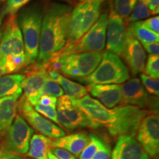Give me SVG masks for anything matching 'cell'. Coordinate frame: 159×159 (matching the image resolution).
Instances as JSON below:
<instances>
[{"instance_id": "f6af8a7d", "label": "cell", "mask_w": 159, "mask_h": 159, "mask_svg": "<svg viewBox=\"0 0 159 159\" xmlns=\"http://www.w3.org/2000/svg\"><path fill=\"white\" fill-rule=\"evenodd\" d=\"M3 1H4V0H3Z\"/></svg>"}, {"instance_id": "ffe728a7", "label": "cell", "mask_w": 159, "mask_h": 159, "mask_svg": "<svg viewBox=\"0 0 159 159\" xmlns=\"http://www.w3.org/2000/svg\"><path fill=\"white\" fill-rule=\"evenodd\" d=\"M48 77L58 83L65 93L66 96L68 97L71 100H77L86 96L88 94V91L84 86L66 78L60 74L58 71L54 69L48 70Z\"/></svg>"}, {"instance_id": "60d3db41", "label": "cell", "mask_w": 159, "mask_h": 159, "mask_svg": "<svg viewBox=\"0 0 159 159\" xmlns=\"http://www.w3.org/2000/svg\"><path fill=\"white\" fill-rule=\"evenodd\" d=\"M48 158H49V159H58V158H57L56 157L54 156V155L50 151L48 152Z\"/></svg>"}, {"instance_id": "cb8c5ba5", "label": "cell", "mask_w": 159, "mask_h": 159, "mask_svg": "<svg viewBox=\"0 0 159 159\" xmlns=\"http://www.w3.org/2000/svg\"><path fill=\"white\" fill-rule=\"evenodd\" d=\"M137 1L138 0H113V5L111 7L126 23V20L132 12Z\"/></svg>"}, {"instance_id": "9a60e30c", "label": "cell", "mask_w": 159, "mask_h": 159, "mask_svg": "<svg viewBox=\"0 0 159 159\" xmlns=\"http://www.w3.org/2000/svg\"><path fill=\"white\" fill-rule=\"evenodd\" d=\"M122 57L134 75L144 70L146 54L142 44L128 30L127 42Z\"/></svg>"}, {"instance_id": "b9f144b4", "label": "cell", "mask_w": 159, "mask_h": 159, "mask_svg": "<svg viewBox=\"0 0 159 159\" xmlns=\"http://www.w3.org/2000/svg\"><path fill=\"white\" fill-rule=\"evenodd\" d=\"M63 1L67 2H69V3H73L75 2V0H63Z\"/></svg>"}, {"instance_id": "52a82bcc", "label": "cell", "mask_w": 159, "mask_h": 159, "mask_svg": "<svg viewBox=\"0 0 159 159\" xmlns=\"http://www.w3.org/2000/svg\"><path fill=\"white\" fill-rule=\"evenodd\" d=\"M108 16L102 13L92 27L83 36L71 44L66 45L57 55H66L82 52H100L105 46Z\"/></svg>"}, {"instance_id": "8d00e7d4", "label": "cell", "mask_w": 159, "mask_h": 159, "mask_svg": "<svg viewBox=\"0 0 159 159\" xmlns=\"http://www.w3.org/2000/svg\"><path fill=\"white\" fill-rule=\"evenodd\" d=\"M148 6L151 14L157 15L159 13V0H141Z\"/></svg>"}, {"instance_id": "ee69618b", "label": "cell", "mask_w": 159, "mask_h": 159, "mask_svg": "<svg viewBox=\"0 0 159 159\" xmlns=\"http://www.w3.org/2000/svg\"><path fill=\"white\" fill-rule=\"evenodd\" d=\"M0 144H1V140H0Z\"/></svg>"}, {"instance_id": "d6986e66", "label": "cell", "mask_w": 159, "mask_h": 159, "mask_svg": "<svg viewBox=\"0 0 159 159\" xmlns=\"http://www.w3.org/2000/svg\"><path fill=\"white\" fill-rule=\"evenodd\" d=\"M21 93L0 98V136L5 134L16 116L18 100Z\"/></svg>"}, {"instance_id": "44dd1931", "label": "cell", "mask_w": 159, "mask_h": 159, "mask_svg": "<svg viewBox=\"0 0 159 159\" xmlns=\"http://www.w3.org/2000/svg\"><path fill=\"white\" fill-rule=\"evenodd\" d=\"M52 141L43 135H33L30 142L28 156L34 159H49L48 152L52 148Z\"/></svg>"}, {"instance_id": "4dcf8cb0", "label": "cell", "mask_w": 159, "mask_h": 159, "mask_svg": "<svg viewBox=\"0 0 159 159\" xmlns=\"http://www.w3.org/2000/svg\"><path fill=\"white\" fill-rule=\"evenodd\" d=\"M141 80H142V84L144 85L146 91H148L149 94L158 96L159 94V81L157 79L151 78L147 76L146 75H141Z\"/></svg>"}, {"instance_id": "277c9868", "label": "cell", "mask_w": 159, "mask_h": 159, "mask_svg": "<svg viewBox=\"0 0 159 159\" xmlns=\"http://www.w3.org/2000/svg\"><path fill=\"white\" fill-rule=\"evenodd\" d=\"M42 19L41 8L39 5H33L24 10L17 20L25 46L26 66L34 63L39 55Z\"/></svg>"}, {"instance_id": "6da1fadb", "label": "cell", "mask_w": 159, "mask_h": 159, "mask_svg": "<svg viewBox=\"0 0 159 159\" xmlns=\"http://www.w3.org/2000/svg\"><path fill=\"white\" fill-rule=\"evenodd\" d=\"M70 6L51 3L43 13L37 62L45 66L59 54L67 42Z\"/></svg>"}, {"instance_id": "5bb4252c", "label": "cell", "mask_w": 159, "mask_h": 159, "mask_svg": "<svg viewBox=\"0 0 159 159\" xmlns=\"http://www.w3.org/2000/svg\"><path fill=\"white\" fill-rule=\"evenodd\" d=\"M120 86L121 105H131L142 109L149 105L150 97L139 79L132 78Z\"/></svg>"}, {"instance_id": "ba28073f", "label": "cell", "mask_w": 159, "mask_h": 159, "mask_svg": "<svg viewBox=\"0 0 159 159\" xmlns=\"http://www.w3.org/2000/svg\"><path fill=\"white\" fill-rule=\"evenodd\" d=\"M34 130L22 117L18 114L0 144L2 151L16 155L27 154Z\"/></svg>"}, {"instance_id": "7bdbcfd3", "label": "cell", "mask_w": 159, "mask_h": 159, "mask_svg": "<svg viewBox=\"0 0 159 159\" xmlns=\"http://www.w3.org/2000/svg\"><path fill=\"white\" fill-rule=\"evenodd\" d=\"M80 2H83V1H85V0H80ZM99 1H100L101 2H104L105 0H99Z\"/></svg>"}, {"instance_id": "484cf974", "label": "cell", "mask_w": 159, "mask_h": 159, "mask_svg": "<svg viewBox=\"0 0 159 159\" xmlns=\"http://www.w3.org/2000/svg\"><path fill=\"white\" fill-rule=\"evenodd\" d=\"M151 13L150 10L148 9V6L145 5L142 1L138 0L130 16L126 20V24L127 22L133 23L136 22V21H139L140 20L149 17Z\"/></svg>"}, {"instance_id": "3957f363", "label": "cell", "mask_w": 159, "mask_h": 159, "mask_svg": "<svg viewBox=\"0 0 159 159\" xmlns=\"http://www.w3.org/2000/svg\"><path fill=\"white\" fill-rule=\"evenodd\" d=\"M102 53L82 52L66 55H57L45 65L48 70L61 71L66 76L83 78L94 71L102 59Z\"/></svg>"}, {"instance_id": "7a4b0ae2", "label": "cell", "mask_w": 159, "mask_h": 159, "mask_svg": "<svg viewBox=\"0 0 159 159\" xmlns=\"http://www.w3.org/2000/svg\"><path fill=\"white\" fill-rule=\"evenodd\" d=\"M0 66L8 73L19 71L26 66L25 46L16 16H10L0 41Z\"/></svg>"}, {"instance_id": "ab89813d", "label": "cell", "mask_w": 159, "mask_h": 159, "mask_svg": "<svg viewBox=\"0 0 159 159\" xmlns=\"http://www.w3.org/2000/svg\"><path fill=\"white\" fill-rule=\"evenodd\" d=\"M2 19H0V41H1L3 35V30L4 28L2 27Z\"/></svg>"}, {"instance_id": "2e32d148", "label": "cell", "mask_w": 159, "mask_h": 159, "mask_svg": "<svg viewBox=\"0 0 159 159\" xmlns=\"http://www.w3.org/2000/svg\"><path fill=\"white\" fill-rule=\"evenodd\" d=\"M111 159H150V156L134 137L124 136L118 138Z\"/></svg>"}, {"instance_id": "ac0fdd59", "label": "cell", "mask_w": 159, "mask_h": 159, "mask_svg": "<svg viewBox=\"0 0 159 159\" xmlns=\"http://www.w3.org/2000/svg\"><path fill=\"white\" fill-rule=\"evenodd\" d=\"M89 137L84 132L76 133L52 141V148L64 149L78 157L89 142Z\"/></svg>"}, {"instance_id": "d4e9b609", "label": "cell", "mask_w": 159, "mask_h": 159, "mask_svg": "<svg viewBox=\"0 0 159 159\" xmlns=\"http://www.w3.org/2000/svg\"><path fill=\"white\" fill-rule=\"evenodd\" d=\"M89 142L83 149L80 155V159H91L94 156L97 151L99 150L100 146L102 145L103 140L99 137L94 134H91L89 136Z\"/></svg>"}, {"instance_id": "603a6c76", "label": "cell", "mask_w": 159, "mask_h": 159, "mask_svg": "<svg viewBox=\"0 0 159 159\" xmlns=\"http://www.w3.org/2000/svg\"><path fill=\"white\" fill-rule=\"evenodd\" d=\"M128 30L136 39L141 41V43H158L159 34L144 27L142 25L140 21L133 22Z\"/></svg>"}, {"instance_id": "30bf717a", "label": "cell", "mask_w": 159, "mask_h": 159, "mask_svg": "<svg viewBox=\"0 0 159 159\" xmlns=\"http://www.w3.org/2000/svg\"><path fill=\"white\" fill-rule=\"evenodd\" d=\"M57 120L60 125L68 131L77 128H97V126L78 107L71 102L66 95L59 97L57 102Z\"/></svg>"}, {"instance_id": "4fadbf2b", "label": "cell", "mask_w": 159, "mask_h": 159, "mask_svg": "<svg viewBox=\"0 0 159 159\" xmlns=\"http://www.w3.org/2000/svg\"><path fill=\"white\" fill-rule=\"evenodd\" d=\"M48 78V69L45 66L35 62L30 65L25 71L21 83V89L24 91V96L29 102L35 106L40 97V92L45 81Z\"/></svg>"}, {"instance_id": "f546056e", "label": "cell", "mask_w": 159, "mask_h": 159, "mask_svg": "<svg viewBox=\"0 0 159 159\" xmlns=\"http://www.w3.org/2000/svg\"><path fill=\"white\" fill-rule=\"evenodd\" d=\"M35 110L41 114L45 118L48 119L52 122L56 123L59 125L58 120H57V114L56 106L55 105H49V106H45V105H35Z\"/></svg>"}, {"instance_id": "f1b7e54d", "label": "cell", "mask_w": 159, "mask_h": 159, "mask_svg": "<svg viewBox=\"0 0 159 159\" xmlns=\"http://www.w3.org/2000/svg\"><path fill=\"white\" fill-rule=\"evenodd\" d=\"M144 73L151 78L158 80L159 77V57L158 55H149L146 66H144Z\"/></svg>"}, {"instance_id": "1f68e13d", "label": "cell", "mask_w": 159, "mask_h": 159, "mask_svg": "<svg viewBox=\"0 0 159 159\" xmlns=\"http://www.w3.org/2000/svg\"><path fill=\"white\" fill-rule=\"evenodd\" d=\"M141 24L144 27L150 30L151 31L156 33H159V17L157 16L151 17L149 19L144 20V21H140Z\"/></svg>"}, {"instance_id": "d6a6232c", "label": "cell", "mask_w": 159, "mask_h": 159, "mask_svg": "<svg viewBox=\"0 0 159 159\" xmlns=\"http://www.w3.org/2000/svg\"><path fill=\"white\" fill-rule=\"evenodd\" d=\"M111 150L108 145L103 142L91 159H111Z\"/></svg>"}, {"instance_id": "8fae6325", "label": "cell", "mask_w": 159, "mask_h": 159, "mask_svg": "<svg viewBox=\"0 0 159 159\" xmlns=\"http://www.w3.org/2000/svg\"><path fill=\"white\" fill-rule=\"evenodd\" d=\"M126 25L124 19L111 7L108 18L105 45L107 51L117 56H122L126 46L128 34Z\"/></svg>"}, {"instance_id": "7402d4cb", "label": "cell", "mask_w": 159, "mask_h": 159, "mask_svg": "<svg viewBox=\"0 0 159 159\" xmlns=\"http://www.w3.org/2000/svg\"><path fill=\"white\" fill-rule=\"evenodd\" d=\"M23 75H7L0 77V98L22 92Z\"/></svg>"}, {"instance_id": "74e56055", "label": "cell", "mask_w": 159, "mask_h": 159, "mask_svg": "<svg viewBox=\"0 0 159 159\" xmlns=\"http://www.w3.org/2000/svg\"><path fill=\"white\" fill-rule=\"evenodd\" d=\"M0 159H25L19 155L10 153L0 150Z\"/></svg>"}, {"instance_id": "9c48e42d", "label": "cell", "mask_w": 159, "mask_h": 159, "mask_svg": "<svg viewBox=\"0 0 159 159\" xmlns=\"http://www.w3.org/2000/svg\"><path fill=\"white\" fill-rule=\"evenodd\" d=\"M17 109L20 116L41 135L52 139L65 136V131L61 127L38 113L25 96L18 101Z\"/></svg>"}, {"instance_id": "8992f818", "label": "cell", "mask_w": 159, "mask_h": 159, "mask_svg": "<svg viewBox=\"0 0 159 159\" xmlns=\"http://www.w3.org/2000/svg\"><path fill=\"white\" fill-rule=\"evenodd\" d=\"M130 78L128 67L119 56L110 52L102 53L98 66L89 76L79 78L89 84H120Z\"/></svg>"}, {"instance_id": "f35d334b", "label": "cell", "mask_w": 159, "mask_h": 159, "mask_svg": "<svg viewBox=\"0 0 159 159\" xmlns=\"http://www.w3.org/2000/svg\"><path fill=\"white\" fill-rule=\"evenodd\" d=\"M7 73H8V72H7V71L6 70V69L4 68V67L0 66V77L3 76L4 75L7 74Z\"/></svg>"}, {"instance_id": "836d02e7", "label": "cell", "mask_w": 159, "mask_h": 159, "mask_svg": "<svg viewBox=\"0 0 159 159\" xmlns=\"http://www.w3.org/2000/svg\"><path fill=\"white\" fill-rule=\"evenodd\" d=\"M50 152L58 159H77L74 155L64 149L52 148L50 149Z\"/></svg>"}, {"instance_id": "4316f807", "label": "cell", "mask_w": 159, "mask_h": 159, "mask_svg": "<svg viewBox=\"0 0 159 159\" xmlns=\"http://www.w3.org/2000/svg\"><path fill=\"white\" fill-rule=\"evenodd\" d=\"M32 0H7L2 11L0 13V19H3L5 16H13L21 9L24 6L28 4Z\"/></svg>"}, {"instance_id": "d590c367", "label": "cell", "mask_w": 159, "mask_h": 159, "mask_svg": "<svg viewBox=\"0 0 159 159\" xmlns=\"http://www.w3.org/2000/svg\"><path fill=\"white\" fill-rule=\"evenodd\" d=\"M142 47L146 49V51L150 55H159V44L158 43L152 42V43H141Z\"/></svg>"}, {"instance_id": "e0dca14e", "label": "cell", "mask_w": 159, "mask_h": 159, "mask_svg": "<svg viewBox=\"0 0 159 159\" xmlns=\"http://www.w3.org/2000/svg\"><path fill=\"white\" fill-rule=\"evenodd\" d=\"M86 90L107 108H114L122 101L121 86L117 84H89Z\"/></svg>"}, {"instance_id": "e575fe53", "label": "cell", "mask_w": 159, "mask_h": 159, "mask_svg": "<svg viewBox=\"0 0 159 159\" xmlns=\"http://www.w3.org/2000/svg\"><path fill=\"white\" fill-rule=\"evenodd\" d=\"M57 97L49 96V95H43V96H41L39 97L36 105L39 104L41 105H45V106H49V105H55V106H57Z\"/></svg>"}, {"instance_id": "7c38bea8", "label": "cell", "mask_w": 159, "mask_h": 159, "mask_svg": "<svg viewBox=\"0 0 159 159\" xmlns=\"http://www.w3.org/2000/svg\"><path fill=\"white\" fill-rule=\"evenodd\" d=\"M139 143L150 157H156L159 152V117L156 113L147 114L139 127Z\"/></svg>"}, {"instance_id": "5b68a950", "label": "cell", "mask_w": 159, "mask_h": 159, "mask_svg": "<svg viewBox=\"0 0 159 159\" xmlns=\"http://www.w3.org/2000/svg\"><path fill=\"white\" fill-rule=\"evenodd\" d=\"M101 3L99 0H85L71 10L66 45L76 43L94 25L100 16Z\"/></svg>"}, {"instance_id": "83f0119b", "label": "cell", "mask_w": 159, "mask_h": 159, "mask_svg": "<svg viewBox=\"0 0 159 159\" xmlns=\"http://www.w3.org/2000/svg\"><path fill=\"white\" fill-rule=\"evenodd\" d=\"M43 95H49V96L55 97H61L64 95L62 88L60 86L58 83L49 79V77L45 81L41 92H40V97Z\"/></svg>"}]
</instances>
